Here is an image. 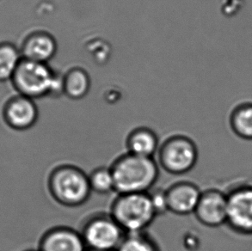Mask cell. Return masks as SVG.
I'll return each instance as SVG.
<instances>
[{"label":"cell","instance_id":"obj_15","mask_svg":"<svg viewBox=\"0 0 252 251\" xmlns=\"http://www.w3.org/2000/svg\"><path fill=\"white\" fill-rule=\"evenodd\" d=\"M229 124L236 136L252 140V102H240L233 107L229 115Z\"/></svg>","mask_w":252,"mask_h":251},{"label":"cell","instance_id":"obj_11","mask_svg":"<svg viewBox=\"0 0 252 251\" xmlns=\"http://www.w3.org/2000/svg\"><path fill=\"white\" fill-rule=\"evenodd\" d=\"M39 251H87L80 232L69 226H55L46 231Z\"/></svg>","mask_w":252,"mask_h":251},{"label":"cell","instance_id":"obj_20","mask_svg":"<svg viewBox=\"0 0 252 251\" xmlns=\"http://www.w3.org/2000/svg\"><path fill=\"white\" fill-rule=\"evenodd\" d=\"M244 0H222L220 3L221 13L226 17H232L241 11Z\"/></svg>","mask_w":252,"mask_h":251},{"label":"cell","instance_id":"obj_12","mask_svg":"<svg viewBox=\"0 0 252 251\" xmlns=\"http://www.w3.org/2000/svg\"><path fill=\"white\" fill-rule=\"evenodd\" d=\"M201 192L200 188L191 182L182 181L172 184L166 189L169 212L177 215L194 214Z\"/></svg>","mask_w":252,"mask_h":251},{"label":"cell","instance_id":"obj_2","mask_svg":"<svg viewBox=\"0 0 252 251\" xmlns=\"http://www.w3.org/2000/svg\"><path fill=\"white\" fill-rule=\"evenodd\" d=\"M48 189L57 203L66 207H77L87 202L92 189L88 175L73 164H60L50 171Z\"/></svg>","mask_w":252,"mask_h":251},{"label":"cell","instance_id":"obj_13","mask_svg":"<svg viewBox=\"0 0 252 251\" xmlns=\"http://www.w3.org/2000/svg\"><path fill=\"white\" fill-rule=\"evenodd\" d=\"M126 146L128 153L153 158L158 151L159 141L154 130L146 126H139L128 133Z\"/></svg>","mask_w":252,"mask_h":251},{"label":"cell","instance_id":"obj_6","mask_svg":"<svg viewBox=\"0 0 252 251\" xmlns=\"http://www.w3.org/2000/svg\"><path fill=\"white\" fill-rule=\"evenodd\" d=\"M197 160V146L188 136H170L158 148L159 164L171 175H183L189 172L195 166Z\"/></svg>","mask_w":252,"mask_h":251},{"label":"cell","instance_id":"obj_5","mask_svg":"<svg viewBox=\"0 0 252 251\" xmlns=\"http://www.w3.org/2000/svg\"><path fill=\"white\" fill-rule=\"evenodd\" d=\"M55 71L46 63L23 59L10 81L18 95L41 98L49 96Z\"/></svg>","mask_w":252,"mask_h":251},{"label":"cell","instance_id":"obj_19","mask_svg":"<svg viewBox=\"0 0 252 251\" xmlns=\"http://www.w3.org/2000/svg\"><path fill=\"white\" fill-rule=\"evenodd\" d=\"M148 193L150 196L151 202L153 204V207L157 216L163 215L169 212L166 189L157 188V189L149 191Z\"/></svg>","mask_w":252,"mask_h":251},{"label":"cell","instance_id":"obj_18","mask_svg":"<svg viewBox=\"0 0 252 251\" xmlns=\"http://www.w3.org/2000/svg\"><path fill=\"white\" fill-rule=\"evenodd\" d=\"M92 192L106 194L115 191V181L109 167H98L88 175Z\"/></svg>","mask_w":252,"mask_h":251},{"label":"cell","instance_id":"obj_7","mask_svg":"<svg viewBox=\"0 0 252 251\" xmlns=\"http://www.w3.org/2000/svg\"><path fill=\"white\" fill-rule=\"evenodd\" d=\"M227 196L226 224L236 233L252 235V185L241 184L231 188Z\"/></svg>","mask_w":252,"mask_h":251},{"label":"cell","instance_id":"obj_21","mask_svg":"<svg viewBox=\"0 0 252 251\" xmlns=\"http://www.w3.org/2000/svg\"></svg>","mask_w":252,"mask_h":251},{"label":"cell","instance_id":"obj_14","mask_svg":"<svg viewBox=\"0 0 252 251\" xmlns=\"http://www.w3.org/2000/svg\"><path fill=\"white\" fill-rule=\"evenodd\" d=\"M91 78L82 67H72L63 74L64 95L72 100H80L88 94Z\"/></svg>","mask_w":252,"mask_h":251},{"label":"cell","instance_id":"obj_17","mask_svg":"<svg viewBox=\"0 0 252 251\" xmlns=\"http://www.w3.org/2000/svg\"><path fill=\"white\" fill-rule=\"evenodd\" d=\"M116 251H161L157 242L147 232L128 233Z\"/></svg>","mask_w":252,"mask_h":251},{"label":"cell","instance_id":"obj_1","mask_svg":"<svg viewBox=\"0 0 252 251\" xmlns=\"http://www.w3.org/2000/svg\"><path fill=\"white\" fill-rule=\"evenodd\" d=\"M109 168L118 193H148L159 176L154 158L128 153L118 157Z\"/></svg>","mask_w":252,"mask_h":251},{"label":"cell","instance_id":"obj_16","mask_svg":"<svg viewBox=\"0 0 252 251\" xmlns=\"http://www.w3.org/2000/svg\"><path fill=\"white\" fill-rule=\"evenodd\" d=\"M22 60L20 48L9 41L0 42V83L11 80Z\"/></svg>","mask_w":252,"mask_h":251},{"label":"cell","instance_id":"obj_10","mask_svg":"<svg viewBox=\"0 0 252 251\" xmlns=\"http://www.w3.org/2000/svg\"><path fill=\"white\" fill-rule=\"evenodd\" d=\"M58 44L53 34L48 31H35L25 37L21 45L23 59L48 64L57 53Z\"/></svg>","mask_w":252,"mask_h":251},{"label":"cell","instance_id":"obj_9","mask_svg":"<svg viewBox=\"0 0 252 251\" xmlns=\"http://www.w3.org/2000/svg\"><path fill=\"white\" fill-rule=\"evenodd\" d=\"M3 116L10 128L24 131L31 128L36 123L39 111L34 100L17 94L10 97L4 104Z\"/></svg>","mask_w":252,"mask_h":251},{"label":"cell","instance_id":"obj_4","mask_svg":"<svg viewBox=\"0 0 252 251\" xmlns=\"http://www.w3.org/2000/svg\"><path fill=\"white\" fill-rule=\"evenodd\" d=\"M87 251H116L126 233L110 214H93L79 230Z\"/></svg>","mask_w":252,"mask_h":251},{"label":"cell","instance_id":"obj_22","mask_svg":"<svg viewBox=\"0 0 252 251\" xmlns=\"http://www.w3.org/2000/svg\"></svg>","mask_w":252,"mask_h":251},{"label":"cell","instance_id":"obj_8","mask_svg":"<svg viewBox=\"0 0 252 251\" xmlns=\"http://www.w3.org/2000/svg\"><path fill=\"white\" fill-rule=\"evenodd\" d=\"M194 214L196 220L207 227H220L226 224V193L216 188L202 191Z\"/></svg>","mask_w":252,"mask_h":251},{"label":"cell","instance_id":"obj_3","mask_svg":"<svg viewBox=\"0 0 252 251\" xmlns=\"http://www.w3.org/2000/svg\"><path fill=\"white\" fill-rule=\"evenodd\" d=\"M109 214L126 234L143 232L157 217L148 193H118Z\"/></svg>","mask_w":252,"mask_h":251}]
</instances>
